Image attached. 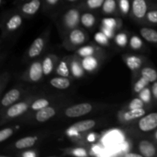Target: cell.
I'll use <instances>...</instances> for the list:
<instances>
[{"label":"cell","instance_id":"49","mask_svg":"<svg viewBox=\"0 0 157 157\" xmlns=\"http://www.w3.org/2000/svg\"><path fill=\"white\" fill-rule=\"evenodd\" d=\"M155 137H156V139L157 140V131H156V133H155Z\"/></svg>","mask_w":157,"mask_h":157},{"label":"cell","instance_id":"34","mask_svg":"<svg viewBox=\"0 0 157 157\" xmlns=\"http://www.w3.org/2000/svg\"><path fill=\"white\" fill-rule=\"evenodd\" d=\"M129 44H130V47L133 50L137 51L142 48L143 46H144V42H143V40L139 36L133 35L130 37Z\"/></svg>","mask_w":157,"mask_h":157},{"label":"cell","instance_id":"22","mask_svg":"<svg viewBox=\"0 0 157 157\" xmlns=\"http://www.w3.org/2000/svg\"><path fill=\"white\" fill-rule=\"evenodd\" d=\"M38 138L36 136H29L18 140L15 144V147L17 150H25L35 145Z\"/></svg>","mask_w":157,"mask_h":157},{"label":"cell","instance_id":"5","mask_svg":"<svg viewBox=\"0 0 157 157\" xmlns=\"http://www.w3.org/2000/svg\"><path fill=\"white\" fill-rule=\"evenodd\" d=\"M81 16L80 11L76 8L68 9L64 14L62 18V23L64 29L68 31L76 29L81 22Z\"/></svg>","mask_w":157,"mask_h":157},{"label":"cell","instance_id":"32","mask_svg":"<svg viewBox=\"0 0 157 157\" xmlns=\"http://www.w3.org/2000/svg\"><path fill=\"white\" fill-rule=\"evenodd\" d=\"M94 40L98 44L101 46H108L110 44V39L108 38V37L105 35L103 32L100 31L95 33L94 35Z\"/></svg>","mask_w":157,"mask_h":157},{"label":"cell","instance_id":"45","mask_svg":"<svg viewBox=\"0 0 157 157\" xmlns=\"http://www.w3.org/2000/svg\"><path fill=\"white\" fill-rule=\"evenodd\" d=\"M124 157H143L140 153H126L124 154Z\"/></svg>","mask_w":157,"mask_h":157},{"label":"cell","instance_id":"38","mask_svg":"<svg viewBox=\"0 0 157 157\" xmlns=\"http://www.w3.org/2000/svg\"><path fill=\"white\" fill-rule=\"evenodd\" d=\"M105 0H86L85 6L90 10H95L102 7Z\"/></svg>","mask_w":157,"mask_h":157},{"label":"cell","instance_id":"2","mask_svg":"<svg viewBox=\"0 0 157 157\" xmlns=\"http://www.w3.org/2000/svg\"><path fill=\"white\" fill-rule=\"evenodd\" d=\"M30 101H23L15 103L6 109L2 115V121H9L18 117L24 114L30 108Z\"/></svg>","mask_w":157,"mask_h":157},{"label":"cell","instance_id":"14","mask_svg":"<svg viewBox=\"0 0 157 157\" xmlns=\"http://www.w3.org/2000/svg\"><path fill=\"white\" fill-rule=\"evenodd\" d=\"M21 95V92L20 89L12 88L7 92L1 100L2 108H7L9 106L12 105L16 103L20 99Z\"/></svg>","mask_w":157,"mask_h":157},{"label":"cell","instance_id":"7","mask_svg":"<svg viewBox=\"0 0 157 157\" xmlns=\"http://www.w3.org/2000/svg\"><path fill=\"white\" fill-rule=\"evenodd\" d=\"M137 127L140 131L144 133L153 131L157 128V113H150L144 115L138 120Z\"/></svg>","mask_w":157,"mask_h":157},{"label":"cell","instance_id":"19","mask_svg":"<svg viewBox=\"0 0 157 157\" xmlns=\"http://www.w3.org/2000/svg\"><path fill=\"white\" fill-rule=\"evenodd\" d=\"M56 112V108L54 107H52V106L44 107V108L41 109V110L36 111V113H35V121L39 123L46 122V121L52 119L54 116H55Z\"/></svg>","mask_w":157,"mask_h":157},{"label":"cell","instance_id":"42","mask_svg":"<svg viewBox=\"0 0 157 157\" xmlns=\"http://www.w3.org/2000/svg\"><path fill=\"white\" fill-rule=\"evenodd\" d=\"M38 153L33 150H27L22 152L21 156L22 157H36L38 156Z\"/></svg>","mask_w":157,"mask_h":157},{"label":"cell","instance_id":"15","mask_svg":"<svg viewBox=\"0 0 157 157\" xmlns=\"http://www.w3.org/2000/svg\"><path fill=\"white\" fill-rule=\"evenodd\" d=\"M126 65L133 73H136L141 70L144 64V59L142 57L135 55H126L124 58Z\"/></svg>","mask_w":157,"mask_h":157},{"label":"cell","instance_id":"37","mask_svg":"<svg viewBox=\"0 0 157 157\" xmlns=\"http://www.w3.org/2000/svg\"><path fill=\"white\" fill-rule=\"evenodd\" d=\"M145 103L139 98H135L133 100L130 101V102L127 104V110H130V109H137V108H144L145 106Z\"/></svg>","mask_w":157,"mask_h":157},{"label":"cell","instance_id":"10","mask_svg":"<svg viewBox=\"0 0 157 157\" xmlns=\"http://www.w3.org/2000/svg\"><path fill=\"white\" fill-rule=\"evenodd\" d=\"M23 23V16L21 14L15 13L11 15L6 19L4 30L6 32H13L20 29Z\"/></svg>","mask_w":157,"mask_h":157},{"label":"cell","instance_id":"36","mask_svg":"<svg viewBox=\"0 0 157 157\" xmlns=\"http://www.w3.org/2000/svg\"><path fill=\"white\" fill-rule=\"evenodd\" d=\"M67 153L71 156L78 157H85L89 155L87 150L83 147H76V148L71 149V150H67Z\"/></svg>","mask_w":157,"mask_h":157},{"label":"cell","instance_id":"44","mask_svg":"<svg viewBox=\"0 0 157 157\" xmlns=\"http://www.w3.org/2000/svg\"><path fill=\"white\" fill-rule=\"evenodd\" d=\"M91 151H92V155L94 154V153H94L95 156H98V155H100V153L101 152V148H100V147H98V146H94L91 149Z\"/></svg>","mask_w":157,"mask_h":157},{"label":"cell","instance_id":"1","mask_svg":"<svg viewBox=\"0 0 157 157\" xmlns=\"http://www.w3.org/2000/svg\"><path fill=\"white\" fill-rule=\"evenodd\" d=\"M87 35L81 29H74L69 31L64 42V45L68 50L78 48L87 41Z\"/></svg>","mask_w":157,"mask_h":157},{"label":"cell","instance_id":"20","mask_svg":"<svg viewBox=\"0 0 157 157\" xmlns=\"http://www.w3.org/2000/svg\"><path fill=\"white\" fill-rule=\"evenodd\" d=\"M101 50L97 46L93 44H86L78 48L76 51V55L80 58L86 57L93 56V55H100Z\"/></svg>","mask_w":157,"mask_h":157},{"label":"cell","instance_id":"46","mask_svg":"<svg viewBox=\"0 0 157 157\" xmlns=\"http://www.w3.org/2000/svg\"><path fill=\"white\" fill-rule=\"evenodd\" d=\"M60 0H44V2L49 6H55L59 2Z\"/></svg>","mask_w":157,"mask_h":157},{"label":"cell","instance_id":"41","mask_svg":"<svg viewBox=\"0 0 157 157\" xmlns=\"http://www.w3.org/2000/svg\"><path fill=\"white\" fill-rule=\"evenodd\" d=\"M101 31L108 37L109 39H113V38H114L115 35H115V30L110 29V28L105 27L104 25L101 26Z\"/></svg>","mask_w":157,"mask_h":157},{"label":"cell","instance_id":"16","mask_svg":"<svg viewBox=\"0 0 157 157\" xmlns=\"http://www.w3.org/2000/svg\"><path fill=\"white\" fill-rule=\"evenodd\" d=\"M59 61L58 57L55 55H48L44 58L41 63H42L43 71L45 76L50 75L56 69L58 63Z\"/></svg>","mask_w":157,"mask_h":157},{"label":"cell","instance_id":"25","mask_svg":"<svg viewBox=\"0 0 157 157\" xmlns=\"http://www.w3.org/2000/svg\"><path fill=\"white\" fill-rule=\"evenodd\" d=\"M140 76L146 78L150 83H154L157 81V71L153 67H142L140 70Z\"/></svg>","mask_w":157,"mask_h":157},{"label":"cell","instance_id":"24","mask_svg":"<svg viewBox=\"0 0 157 157\" xmlns=\"http://www.w3.org/2000/svg\"><path fill=\"white\" fill-rule=\"evenodd\" d=\"M140 34L144 39L153 44H157V32L150 28H142Z\"/></svg>","mask_w":157,"mask_h":157},{"label":"cell","instance_id":"40","mask_svg":"<svg viewBox=\"0 0 157 157\" xmlns=\"http://www.w3.org/2000/svg\"><path fill=\"white\" fill-rule=\"evenodd\" d=\"M145 18L147 21L152 24H157V9H152L148 11Z\"/></svg>","mask_w":157,"mask_h":157},{"label":"cell","instance_id":"29","mask_svg":"<svg viewBox=\"0 0 157 157\" xmlns=\"http://www.w3.org/2000/svg\"><path fill=\"white\" fill-rule=\"evenodd\" d=\"M121 25H122V23H121V20L118 19V18H110V17L103 18L102 21H101V25L110 28V29H113L115 31L119 29Z\"/></svg>","mask_w":157,"mask_h":157},{"label":"cell","instance_id":"43","mask_svg":"<svg viewBox=\"0 0 157 157\" xmlns=\"http://www.w3.org/2000/svg\"><path fill=\"white\" fill-rule=\"evenodd\" d=\"M152 94H153V98H154L156 101H157V81H155L151 87Z\"/></svg>","mask_w":157,"mask_h":157},{"label":"cell","instance_id":"48","mask_svg":"<svg viewBox=\"0 0 157 157\" xmlns=\"http://www.w3.org/2000/svg\"><path fill=\"white\" fill-rule=\"evenodd\" d=\"M67 1H68V2H75V1H77V0H67Z\"/></svg>","mask_w":157,"mask_h":157},{"label":"cell","instance_id":"3","mask_svg":"<svg viewBox=\"0 0 157 157\" xmlns=\"http://www.w3.org/2000/svg\"><path fill=\"white\" fill-rule=\"evenodd\" d=\"M96 126V122L94 120H86L79 121L71 126L67 130L66 134L71 139H78L81 133H86Z\"/></svg>","mask_w":157,"mask_h":157},{"label":"cell","instance_id":"30","mask_svg":"<svg viewBox=\"0 0 157 157\" xmlns=\"http://www.w3.org/2000/svg\"><path fill=\"white\" fill-rule=\"evenodd\" d=\"M150 84V82L147 81L146 78H144V77L140 76L137 80L136 81V82L134 83L133 87V91L135 94H139L141 90H144V88L148 87V85Z\"/></svg>","mask_w":157,"mask_h":157},{"label":"cell","instance_id":"6","mask_svg":"<svg viewBox=\"0 0 157 157\" xmlns=\"http://www.w3.org/2000/svg\"><path fill=\"white\" fill-rule=\"evenodd\" d=\"M93 109L94 106L90 103H80L67 107L64 111V114L67 117L77 118L88 114Z\"/></svg>","mask_w":157,"mask_h":157},{"label":"cell","instance_id":"26","mask_svg":"<svg viewBox=\"0 0 157 157\" xmlns=\"http://www.w3.org/2000/svg\"><path fill=\"white\" fill-rule=\"evenodd\" d=\"M102 12L106 15L116 13L118 8L117 0H105L102 6Z\"/></svg>","mask_w":157,"mask_h":157},{"label":"cell","instance_id":"11","mask_svg":"<svg viewBox=\"0 0 157 157\" xmlns=\"http://www.w3.org/2000/svg\"><path fill=\"white\" fill-rule=\"evenodd\" d=\"M42 0H27L22 3L20 11L23 15L33 16L41 9Z\"/></svg>","mask_w":157,"mask_h":157},{"label":"cell","instance_id":"17","mask_svg":"<svg viewBox=\"0 0 157 157\" xmlns=\"http://www.w3.org/2000/svg\"><path fill=\"white\" fill-rule=\"evenodd\" d=\"M70 69L71 76L77 79L83 78L85 73L79 57H71Z\"/></svg>","mask_w":157,"mask_h":157},{"label":"cell","instance_id":"47","mask_svg":"<svg viewBox=\"0 0 157 157\" xmlns=\"http://www.w3.org/2000/svg\"><path fill=\"white\" fill-rule=\"evenodd\" d=\"M87 140L90 141V142H93V141L95 140V135L94 133H90L87 136Z\"/></svg>","mask_w":157,"mask_h":157},{"label":"cell","instance_id":"13","mask_svg":"<svg viewBox=\"0 0 157 157\" xmlns=\"http://www.w3.org/2000/svg\"><path fill=\"white\" fill-rule=\"evenodd\" d=\"M80 59L84 71L87 73H94L99 68L101 65L100 55H93Z\"/></svg>","mask_w":157,"mask_h":157},{"label":"cell","instance_id":"18","mask_svg":"<svg viewBox=\"0 0 157 157\" xmlns=\"http://www.w3.org/2000/svg\"><path fill=\"white\" fill-rule=\"evenodd\" d=\"M138 150L144 157H153L156 154V148L154 144L147 140H143L138 144Z\"/></svg>","mask_w":157,"mask_h":157},{"label":"cell","instance_id":"28","mask_svg":"<svg viewBox=\"0 0 157 157\" xmlns=\"http://www.w3.org/2000/svg\"><path fill=\"white\" fill-rule=\"evenodd\" d=\"M50 100L47 99V98H38V99H36L34 101H32L30 106V109L32 110H33V111H38V110H41V109H43L44 107L50 106Z\"/></svg>","mask_w":157,"mask_h":157},{"label":"cell","instance_id":"9","mask_svg":"<svg viewBox=\"0 0 157 157\" xmlns=\"http://www.w3.org/2000/svg\"><path fill=\"white\" fill-rule=\"evenodd\" d=\"M131 12L136 19L143 20L145 18L148 12V1L133 0L131 3Z\"/></svg>","mask_w":157,"mask_h":157},{"label":"cell","instance_id":"4","mask_svg":"<svg viewBox=\"0 0 157 157\" xmlns=\"http://www.w3.org/2000/svg\"><path fill=\"white\" fill-rule=\"evenodd\" d=\"M48 35V32H44V33L41 34V35H40L39 37L35 38V41L32 42L29 48L28 49L27 53H26V57L28 59H35L42 53L43 51L45 48L46 44H47Z\"/></svg>","mask_w":157,"mask_h":157},{"label":"cell","instance_id":"39","mask_svg":"<svg viewBox=\"0 0 157 157\" xmlns=\"http://www.w3.org/2000/svg\"><path fill=\"white\" fill-rule=\"evenodd\" d=\"M14 133L13 129L11 127L4 128L0 131V142L2 143L9 139L11 136Z\"/></svg>","mask_w":157,"mask_h":157},{"label":"cell","instance_id":"27","mask_svg":"<svg viewBox=\"0 0 157 157\" xmlns=\"http://www.w3.org/2000/svg\"><path fill=\"white\" fill-rule=\"evenodd\" d=\"M81 23L86 29H91L96 23V18L94 15L90 12H86L81 15Z\"/></svg>","mask_w":157,"mask_h":157},{"label":"cell","instance_id":"12","mask_svg":"<svg viewBox=\"0 0 157 157\" xmlns=\"http://www.w3.org/2000/svg\"><path fill=\"white\" fill-rule=\"evenodd\" d=\"M146 114V110L144 108L130 109L121 112L119 114V119L124 123H129L131 121H136L144 117Z\"/></svg>","mask_w":157,"mask_h":157},{"label":"cell","instance_id":"21","mask_svg":"<svg viewBox=\"0 0 157 157\" xmlns=\"http://www.w3.org/2000/svg\"><path fill=\"white\" fill-rule=\"evenodd\" d=\"M70 59L71 57H64L58 61V65L55 69L56 74L58 76L71 78V73L70 69Z\"/></svg>","mask_w":157,"mask_h":157},{"label":"cell","instance_id":"33","mask_svg":"<svg viewBox=\"0 0 157 157\" xmlns=\"http://www.w3.org/2000/svg\"><path fill=\"white\" fill-rule=\"evenodd\" d=\"M118 9L122 15H127L131 11V3L130 0H117Z\"/></svg>","mask_w":157,"mask_h":157},{"label":"cell","instance_id":"35","mask_svg":"<svg viewBox=\"0 0 157 157\" xmlns=\"http://www.w3.org/2000/svg\"><path fill=\"white\" fill-rule=\"evenodd\" d=\"M138 97L145 103L147 104H150L152 101V98H153V94H152L151 89L149 88L148 87L144 88V90H141L139 94H138Z\"/></svg>","mask_w":157,"mask_h":157},{"label":"cell","instance_id":"23","mask_svg":"<svg viewBox=\"0 0 157 157\" xmlns=\"http://www.w3.org/2000/svg\"><path fill=\"white\" fill-rule=\"evenodd\" d=\"M49 84L54 88L59 90H65L71 86V80L69 78L62 76H58L52 78L49 81Z\"/></svg>","mask_w":157,"mask_h":157},{"label":"cell","instance_id":"8","mask_svg":"<svg viewBox=\"0 0 157 157\" xmlns=\"http://www.w3.org/2000/svg\"><path fill=\"white\" fill-rule=\"evenodd\" d=\"M44 75L42 63L40 61H35L31 64L26 71L25 79L29 82L37 83L42 78Z\"/></svg>","mask_w":157,"mask_h":157},{"label":"cell","instance_id":"31","mask_svg":"<svg viewBox=\"0 0 157 157\" xmlns=\"http://www.w3.org/2000/svg\"><path fill=\"white\" fill-rule=\"evenodd\" d=\"M113 39H114L115 44L121 48H125L129 42L128 35L125 32H120L117 34Z\"/></svg>","mask_w":157,"mask_h":157}]
</instances>
